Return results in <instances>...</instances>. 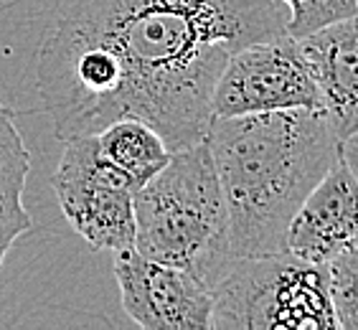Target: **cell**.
<instances>
[{
    "mask_svg": "<svg viewBox=\"0 0 358 330\" xmlns=\"http://www.w3.org/2000/svg\"><path fill=\"white\" fill-rule=\"evenodd\" d=\"M280 34L275 0H74L36 51V87L59 140L140 120L176 152L206 140L229 59Z\"/></svg>",
    "mask_w": 358,
    "mask_h": 330,
    "instance_id": "obj_1",
    "label": "cell"
},
{
    "mask_svg": "<svg viewBox=\"0 0 358 330\" xmlns=\"http://www.w3.org/2000/svg\"><path fill=\"white\" fill-rule=\"evenodd\" d=\"M206 143L227 201L236 257L287 252L289 221L341 158V140L325 112L214 117Z\"/></svg>",
    "mask_w": 358,
    "mask_h": 330,
    "instance_id": "obj_2",
    "label": "cell"
},
{
    "mask_svg": "<svg viewBox=\"0 0 358 330\" xmlns=\"http://www.w3.org/2000/svg\"><path fill=\"white\" fill-rule=\"evenodd\" d=\"M135 249L186 269L208 289L239 259L206 140L176 150L166 168L135 193Z\"/></svg>",
    "mask_w": 358,
    "mask_h": 330,
    "instance_id": "obj_3",
    "label": "cell"
},
{
    "mask_svg": "<svg viewBox=\"0 0 358 330\" xmlns=\"http://www.w3.org/2000/svg\"><path fill=\"white\" fill-rule=\"evenodd\" d=\"M211 328L336 330L328 264L280 252L239 257L211 289Z\"/></svg>",
    "mask_w": 358,
    "mask_h": 330,
    "instance_id": "obj_4",
    "label": "cell"
},
{
    "mask_svg": "<svg viewBox=\"0 0 358 330\" xmlns=\"http://www.w3.org/2000/svg\"><path fill=\"white\" fill-rule=\"evenodd\" d=\"M64 143L51 186L69 227L96 252L135 247V188L127 175L104 158L96 135Z\"/></svg>",
    "mask_w": 358,
    "mask_h": 330,
    "instance_id": "obj_5",
    "label": "cell"
},
{
    "mask_svg": "<svg viewBox=\"0 0 358 330\" xmlns=\"http://www.w3.org/2000/svg\"><path fill=\"white\" fill-rule=\"evenodd\" d=\"M214 117L277 110H323L320 92L297 38L289 34L241 46L221 71L211 99Z\"/></svg>",
    "mask_w": 358,
    "mask_h": 330,
    "instance_id": "obj_6",
    "label": "cell"
},
{
    "mask_svg": "<svg viewBox=\"0 0 358 330\" xmlns=\"http://www.w3.org/2000/svg\"><path fill=\"white\" fill-rule=\"evenodd\" d=\"M112 272L124 313L145 330L211 328V289L186 269L150 259L138 249L112 252Z\"/></svg>",
    "mask_w": 358,
    "mask_h": 330,
    "instance_id": "obj_7",
    "label": "cell"
},
{
    "mask_svg": "<svg viewBox=\"0 0 358 330\" xmlns=\"http://www.w3.org/2000/svg\"><path fill=\"white\" fill-rule=\"evenodd\" d=\"M358 241V180L338 158L287 227L289 254L328 264Z\"/></svg>",
    "mask_w": 358,
    "mask_h": 330,
    "instance_id": "obj_8",
    "label": "cell"
},
{
    "mask_svg": "<svg viewBox=\"0 0 358 330\" xmlns=\"http://www.w3.org/2000/svg\"><path fill=\"white\" fill-rule=\"evenodd\" d=\"M338 140L358 130V13L297 38Z\"/></svg>",
    "mask_w": 358,
    "mask_h": 330,
    "instance_id": "obj_9",
    "label": "cell"
},
{
    "mask_svg": "<svg viewBox=\"0 0 358 330\" xmlns=\"http://www.w3.org/2000/svg\"><path fill=\"white\" fill-rule=\"evenodd\" d=\"M31 155L10 107L0 102V269L15 239L34 229V219L23 206Z\"/></svg>",
    "mask_w": 358,
    "mask_h": 330,
    "instance_id": "obj_10",
    "label": "cell"
},
{
    "mask_svg": "<svg viewBox=\"0 0 358 330\" xmlns=\"http://www.w3.org/2000/svg\"><path fill=\"white\" fill-rule=\"evenodd\" d=\"M96 143L104 158L127 175L135 193L152 175H158L173 155L166 140L140 120H117L107 124L102 132H96Z\"/></svg>",
    "mask_w": 358,
    "mask_h": 330,
    "instance_id": "obj_11",
    "label": "cell"
},
{
    "mask_svg": "<svg viewBox=\"0 0 358 330\" xmlns=\"http://www.w3.org/2000/svg\"><path fill=\"white\" fill-rule=\"evenodd\" d=\"M287 10V34L292 38L320 31L336 21L358 13L356 0H275Z\"/></svg>",
    "mask_w": 358,
    "mask_h": 330,
    "instance_id": "obj_12",
    "label": "cell"
},
{
    "mask_svg": "<svg viewBox=\"0 0 358 330\" xmlns=\"http://www.w3.org/2000/svg\"><path fill=\"white\" fill-rule=\"evenodd\" d=\"M328 277L338 328L358 330V241L328 261Z\"/></svg>",
    "mask_w": 358,
    "mask_h": 330,
    "instance_id": "obj_13",
    "label": "cell"
},
{
    "mask_svg": "<svg viewBox=\"0 0 358 330\" xmlns=\"http://www.w3.org/2000/svg\"><path fill=\"white\" fill-rule=\"evenodd\" d=\"M341 160L348 165V171L358 180V130L345 140H341Z\"/></svg>",
    "mask_w": 358,
    "mask_h": 330,
    "instance_id": "obj_14",
    "label": "cell"
},
{
    "mask_svg": "<svg viewBox=\"0 0 358 330\" xmlns=\"http://www.w3.org/2000/svg\"><path fill=\"white\" fill-rule=\"evenodd\" d=\"M356 6H358V0H356Z\"/></svg>",
    "mask_w": 358,
    "mask_h": 330,
    "instance_id": "obj_15",
    "label": "cell"
}]
</instances>
